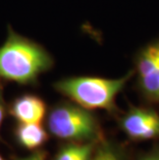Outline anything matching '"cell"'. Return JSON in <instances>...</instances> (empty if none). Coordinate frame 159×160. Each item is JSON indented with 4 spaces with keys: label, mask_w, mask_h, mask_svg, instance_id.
<instances>
[{
    "label": "cell",
    "mask_w": 159,
    "mask_h": 160,
    "mask_svg": "<svg viewBox=\"0 0 159 160\" xmlns=\"http://www.w3.org/2000/svg\"><path fill=\"white\" fill-rule=\"evenodd\" d=\"M53 65V57L42 46L9 29L0 47V80L33 85Z\"/></svg>",
    "instance_id": "cell-1"
},
{
    "label": "cell",
    "mask_w": 159,
    "mask_h": 160,
    "mask_svg": "<svg viewBox=\"0 0 159 160\" xmlns=\"http://www.w3.org/2000/svg\"><path fill=\"white\" fill-rule=\"evenodd\" d=\"M133 71L118 79L99 77H70L54 84L57 92L89 111L116 108V98L132 77Z\"/></svg>",
    "instance_id": "cell-2"
},
{
    "label": "cell",
    "mask_w": 159,
    "mask_h": 160,
    "mask_svg": "<svg viewBox=\"0 0 159 160\" xmlns=\"http://www.w3.org/2000/svg\"><path fill=\"white\" fill-rule=\"evenodd\" d=\"M47 127L53 137L74 142H99L103 138L97 118L92 112L74 102L55 105L47 118Z\"/></svg>",
    "instance_id": "cell-3"
},
{
    "label": "cell",
    "mask_w": 159,
    "mask_h": 160,
    "mask_svg": "<svg viewBox=\"0 0 159 160\" xmlns=\"http://www.w3.org/2000/svg\"><path fill=\"white\" fill-rule=\"evenodd\" d=\"M135 66L142 93L149 101L159 103V39L141 51Z\"/></svg>",
    "instance_id": "cell-4"
},
{
    "label": "cell",
    "mask_w": 159,
    "mask_h": 160,
    "mask_svg": "<svg viewBox=\"0 0 159 160\" xmlns=\"http://www.w3.org/2000/svg\"><path fill=\"white\" fill-rule=\"evenodd\" d=\"M120 126L128 138L148 141L159 138V114L152 108L131 107L120 121Z\"/></svg>",
    "instance_id": "cell-5"
},
{
    "label": "cell",
    "mask_w": 159,
    "mask_h": 160,
    "mask_svg": "<svg viewBox=\"0 0 159 160\" xmlns=\"http://www.w3.org/2000/svg\"><path fill=\"white\" fill-rule=\"evenodd\" d=\"M8 113L18 123H42L47 115V104L37 95L24 94L12 100Z\"/></svg>",
    "instance_id": "cell-6"
},
{
    "label": "cell",
    "mask_w": 159,
    "mask_h": 160,
    "mask_svg": "<svg viewBox=\"0 0 159 160\" xmlns=\"http://www.w3.org/2000/svg\"><path fill=\"white\" fill-rule=\"evenodd\" d=\"M17 142L29 151L42 149L49 139V132L42 123H18L15 129Z\"/></svg>",
    "instance_id": "cell-7"
},
{
    "label": "cell",
    "mask_w": 159,
    "mask_h": 160,
    "mask_svg": "<svg viewBox=\"0 0 159 160\" xmlns=\"http://www.w3.org/2000/svg\"><path fill=\"white\" fill-rule=\"evenodd\" d=\"M98 142H74L64 145L53 160H91Z\"/></svg>",
    "instance_id": "cell-8"
},
{
    "label": "cell",
    "mask_w": 159,
    "mask_h": 160,
    "mask_svg": "<svg viewBox=\"0 0 159 160\" xmlns=\"http://www.w3.org/2000/svg\"><path fill=\"white\" fill-rule=\"evenodd\" d=\"M91 160H126V158L118 146L102 139L97 144Z\"/></svg>",
    "instance_id": "cell-9"
},
{
    "label": "cell",
    "mask_w": 159,
    "mask_h": 160,
    "mask_svg": "<svg viewBox=\"0 0 159 160\" xmlns=\"http://www.w3.org/2000/svg\"><path fill=\"white\" fill-rule=\"evenodd\" d=\"M47 153L42 150H36V151H33L32 154H30L26 157L17 159V160H47Z\"/></svg>",
    "instance_id": "cell-10"
},
{
    "label": "cell",
    "mask_w": 159,
    "mask_h": 160,
    "mask_svg": "<svg viewBox=\"0 0 159 160\" xmlns=\"http://www.w3.org/2000/svg\"><path fill=\"white\" fill-rule=\"evenodd\" d=\"M138 160H159V146H156L144 154Z\"/></svg>",
    "instance_id": "cell-11"
},
{
    "label": "cell",
    "mask_w": 159,
    "mask_h": 160,
    "mask_svg": "<svg viewBox=\"0 0 159 160\" xmlns=\"http://www.w3.org/2000/svg\"><path fill=\"white\" fill-rule=\"evenodd\" d=\"M5 113H6V105L4 102V99H3L2 89H1V87H0V128H1L3 120H4Z\"/></svg>",
    "instance_id": "cell-12"
},
{
    "label": "cell",
    "mask_w": 159,
    "mask_h": 160,
    "mask_svg": "<svg viewBox=\"0 0 159 160\" xmlns=\"http://www.w3.org/2000/svg\"><path fill=\"white\" fill-rule=\"evenodd\" d=\"M0 160H6V159H4V157H3L1 154H0Z\"/></svg>",
    "instance_id": "cell-13"
}]
</instances>
